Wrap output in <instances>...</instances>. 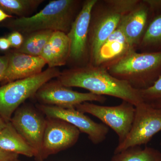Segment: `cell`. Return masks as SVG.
<instances>
[{"label": "cell", "instance_id": "1", "mask_svg": "<svg viewBox=\"0 0 161 161\" xmlns=\"http://www.w3.org/2000/svg\"><path fill=\"white\" fill-rule=\"evenodd\" d=\"M68 87L81 88L95 95L112 96L135 107L144 102L139 90L110 75L104 67L88 64L61 72L57 79Z\"/></svg>", "mask_w": 161, "mask_h": 161}, {"label": "cell", "instance_id": "2", "mask_svg": "<svg viewBox=\"0 0 161 161\" xmlns=\"http://www.w3.org/2000/svg\"><path fill=\"white\" fill-rule=\"evenodd\" d=\"M83 3L78 0H54L36 14L9 19L3 26L26 35L43 30L67 34Z\"/></svg>", "mask_w": 161, "mask_h": 161}, {"label": "cell", "instance_id": "3", "mask_svg": "<svg viewBox=\"0 0 161 161\" xmlns=\"http://www.w3.org/2000/svg\"><path fill=\"white\" fill-rule=\"evenodd\" d=\"M101 66L133 88L146 89L161 76V52L141 53L130 50L120 58Z\"/></svg>", "mask_w": 161, "mask_h": 161}, {"label": "cell", "instance_id": "4", "mask_svg": "<svg viewBox=\"0 0 161 161\" xmlns=\"http://www.w3.org/2000/svg\"><path fill=\"white\" fill-rule=\"evenodd\" d=\"M61 74L57 68H48L40 74L15 80L0 86V115L6 123L18 108L29 98H34L43 85L58 78Z\"/></svg>", "mask_w": 161, "mask_h": 161}, {"label": "cell", "instance_id": "5", "mask_svg": "<svg viewBox=\"0 0 161 161\" xmlns=\"http://www.w3.org/2000/svg\"><path fill=\"white\" fill-rule=\"evenodd\" d=\"M122 16L109 0H98L95 3L89 30L88 64L96 65L101 47L117 28Z\"/></svg>", "mask_w": 161, "mask_h": 161}, {"label": "cell", "instance_id": "6", "mask_svg": "<svg viewBox=\"0 0 161 161\" xmlns=\"http://www.w3.org/2000/svg\"><path fill=\"white\" fill-rule=\"evenodd\" d=\"M161 131V108H154L144 102L135 107L131 130L125 139L118 144L114 154L130 147L146 145Z\"/></svg>", "mask_w": 161, "mask_h": 161}, {"label": "cell", "instance_id": "7", "mask_svg": "<svg viewBox=\"0 0 161 161\" xmlns=\"http://www.w3.org/2000/svg\"><path fill=\"white\" fill-rule=\"evenodd\" d=\"M75 108L84 114L89 113L95 116L112 129L118 136V144L122 142L128 136L135 116V107L125 101L114 106L99 105L86 102Z\"/></svg>", "mask_w": 161, "mask_h": 161}, {"label": "cell", "instance_id": "8", "mask_svg": "<svg viewBox=\"0 0 161 161\" xmlns=\"http://www.w3.org/2000/svg\"><path fill=\"white\" fill-rule=\"evenodd\" d=\"M36 107L23 103L14 112L10 121L36 152L35 159L40 161L46 117Z\"/></svg>", "mask_w": 161, "mask_h": 161}, {"label": "cell", "instance_id": "9", "mask_svg": "<svg viewBox=\"0 0 161 161\" xmlns=\"http://www.w3.org/2000/svg\"><path fill=\"white\" fill-rule=\"evenodd\" d=\"M98 0H86L67 34L70 43L69 62L74 67L89 63L88 34L91 15Z\"/></svg>", "mask_w": 161, "mask_h": 161}, {"label": "cell", "instance_id": "10", "mask_svg": "<svg viewBox=\"0 0 161 161\" xmlns=\"http://www.w3.org/2000/svg\"><path fill=\"white\" fill-rule=\"evenodd\" d=\"M39 104L60 108H73L86 102L103 103L105 96L93 93H81L73 91L57 80H50L43 85L35 95Z\"/></svg>", "mask_w": 161, "mask_h": 161}, {"label": "cell", "instance_id": "11", "mask_svg": "<svg viewBox=\"0 0 161 161\" xmlns=\"http://www.w3.org/2000/svg\"><path fill=\"white\" fill-rule=\"evenodd\" d=\"M36 107L46 117L60 119L75 126L80 132L86 134L95 145L104 141L108 133L109 128L106 125L95 122L75 108H63L40 104Z\"/></svg>", "mask_w": 161, "mask_h": 161}, {"label": "cell", "instance_id": "12", "mask_svg": "<svg viewBox=\"0 0 161 161\" xmlns=\"http://www.w3.org/2000/svg\"><path fill=\"white\" fill-rule=\"evenodd\" d=\"M46 119L40 161L75 146L80 132L75 126L62 119L47 117Z\"/></svg>", "mask_w": 161, "mask_h": 161}, {"label": "cell", "instance_id": "13", "mask_svg": "<svg viewBox=\"0 0 161 161\" xmlns=\"http://www.w3.org/2000/svg\"><path fill=\"white\" fill-rule=\"evenodd\" d=\"M152 16L145 0H140L133 9L121 18L119 26L122 30L131 50H137Z\"/></svg>", "mask_w": 161, "mask_h": 161}, {"label": "cell", "instance_id": "14", "mask_svg": "<svg viewBox=\"0 0 161 161\" xmlns=\"http://www.w3.org/2000/svg\"><path fill=\"white\" fill-rule=\"evenodd\" d=\"M6 54L8 57V63L1 82L3 85L40 74L47 64L41 57L31 56L14 50Z\"/></svg>", "mask_w": 161, "mask_h": 161}, {"label": "cell", "instance_id": "15", "mask_svg": "<svg viewBox=\"0 0 161 161\" xmlns=\"http://www.w3.org/2000/svg\"><path fill=\"white\" fill-rule=\"evenodd\" d=\"M70 52L69 40L67 35L53 31L40 57L46 61L48 68L62 66L68 63Z\"/></svg>", "mask_w": 161, "mask_h": 161}, {"label": "cell", "instance_id": "16", "mask_svg": "<svg viewBox=\"0 0 161 161\" xmlns=\"http://www.w3.org/2000/svg\"><path fill=\"white\" fill-rule=\"evenodd\" d=\"M130 50L122 30L118 26L101 47L95 66H103L120 58Z\"/></svg>", "mask_w": 161, "mask_h": 161}, {"label": "cell", "instance_id": "17", "mask_svg": "<svg viewBox=\"0 0 161 161\" xmlns=\"http://www.w3.org/2000/svg\"><path fill=\"white\" fill-rule=\"evenodd\" d=\"M0 149L22 154L27 157H35L36 152L14 129L11 122L0 132Z\"/></svg>", "mask_w": 161, "mask_h": 161}, {"label": "cell", "instance_id": "18", "mask_svg": "<svg viewBox=\"0 0 161 161\" xmlns=\"http://www.w3.org/2000/svg\"><path fill=\"white\" fill-rule=\"evenodd\" d=\"M136 51L161 52V11L152 13L149 24Z\"/></svg>", "mask_w": 161, "mask_h": 161}, {"label": "cell", "instance_id": "19", "mask_svg": "<svg viewBox=\"0 0 161 161\" xmlns=\"http://www.w3.org/2000/svg\"><path fill=\"white\" fill-rule=\"evenodd\" d=\"M111 161H161V152L152 147H130L114 154Z\"/></svg>", "mask_w": 161, "mask_h": 161}, {"label": "cell", "instance_id": "20", "mask_svg": "<svg viewBox=\"0 0 161 161\" xmlns=\"http://www.w3.org/2000/svg\"><path fill=\"white\" fill-rule=\"evenodd\" d=\"M53 32L50 30L40 31L26 35L22 46L14 50L31 56L40 57Z\"/></svg>", "mask_w": 161, "mask_h": 161}, {"label": "cell", "instance_id": "21", "mask_svg": "<svg viewBox=\"0 0 161 161\" xmlns=\"http://www.w3.org/2000/svg\"><path fill=\"white\" fill-rule=\"evenodd\" d=\"M43 2V0H0V9L10 15L27 17Z\"/></svg>", "mask_w": 161, "mask_h": 161}, {"label": "cell", "instance_id": "22", "mask_svg": "<svg viewBox=\"0 0 161 161\" xmlns=\"http://www.w3.org/2000/svg\"><path fill=\"white\" fill-rule=\"evenodd\" d=\"M141 97L144 102L150 103L161 100V76L151 86L139 90Z\"/></svg>", "mask_w": 161, "mask_h": 161}, {"label": "cell", "instance_id": "23", "mask_svg": "<svg viewBox=\"0 0 161 161\" xmlns=\"http://www.w3.org/2000/svg\"><path fill=\"white\" fill-rule=\"evenodd\" d=\"M109 2L123 16L131 11L140 0H109Z\"/></svg>", "mask_w": 161, "mask_h": 161}, {"label": "cell", "instance_id": "24", "mask_svg": "<svg viewBox=\"0 0 161 161\" xmlns=\"http://www.w3.org/2000/svg\"><path fill=\"white\" fill-rule=\"evenodd\" d=\"M7 38L9 40L11 47L15 48V50L19 49L24 42V37L23 34L17 31H13Z\"/></svg>", "mask_w": 161, "mask_h": 161}, {"label": "cell", "instance_id": "25", "mask_svg": "<svg viewBox=\"0 0 161 161\" xmlns=\"http://www.w3.org/2000/svg\"><path fill=\"white\" fill-rule=\"evenodd\" d=\"M8 63V57L7 54L0 55V82L3 81L6 73Z\"/></svg>", "mask_w": 161, "mask_h": 161}, {"label": "cell", "instance_id": "26", "mask_svg": "<svg viewBox=\"0 0 161 161\" xmlns=\"http://www.w3.org/2000/svg\"><path fill=\"white\" fill-rule=\"evenodd\" d=\"M19 154L0 149V161H9L19 158Z\"/></svg>", "mask_w": 161, "mask_h": 161}, {"label": "cell", "instance_id": "27", "mask_svg": "<svg viewBox=\"0 0 161 161\" xmlns=\"http://www.w3.org/2000/svg\"><path fill=\"white\" fill-rule=\"evenodd\" d=\"M11 45L8 38L0 37V50L7 51L10 48Z\"/></svg>", "mask_w": 161, "mask_h": 161}, {"label": "cell", "instance_id": "28", "mask_svg": "<svg viewBox=\"0 0 161 161\" xmlns=\"http://www.w3.org/2000/svg\"><path fill=\"white\" fill-rule=\"evenodd\" d=\"M13 18V16L7 14L5 12L0 9V23L7 19H12Z\"/></svg>", "mask_w": 161, "mask_h": 161}, {"label": "cell", "instance_id": "29", "mask_svg": "<svg viewBox=\"0 0 161 161\" xmlns=\"http://www.w3.org/2000/svg\"><path fill=\"white\" fill-rule=\"evenodd\" d=\"M6 122L0 115V132L6 126Z\"/></svg>", "mask_w": 161, "mask_h": 161}, {"label": "cell", "instance_id": "30", "mask_svg": "<svg viewBox=\"0 0 161 161\" xmlns=\"http://www.w3.org/2000/svg\"><path fill=\"white\" fill-rule=\"evenodd\" d=\"M152 106L156 108H161V100L154 102L152 103H149Z\"/></svg>", "mask_w": 161, "mask_h": 161}, {"label": "cell", "instance_id": "31", "mask_svg": "<svg viewBox=\"0 0 161 161\" xmlns=\"http://www.w3.org/2000/svg\"><path fill=\"white\" fill-rule=\"evenodd\" d=\"M9 161H20L19 159L18 158L14 159L11 160H10Z\"/></svg>", "mask_w": 161, "mask_h": 161}, {"label": "cell", "instance_id": "32", "mask_svg": "<svg viewBox=\"0 0 161 161\" xmlns=\"http://www.w3.org/2000/svg\"><path fill=\"white\" fill-rule=\"evenodd\" d=\"M160 145H161V143H160Z\"/></svg>", "mask_w": 161, "mask_h": 161}]
</instances>
